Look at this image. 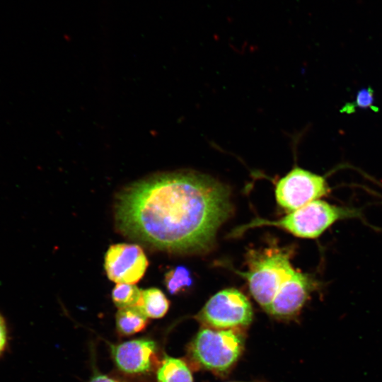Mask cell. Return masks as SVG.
Returning a JSON list of instances; mask_svg holds the SVG:
<instances>
[{
	"label": "cell",
	"instance_id": "52a82bcc",
	"mask_svg": "<svg viewBox=\"0 0 382 382\" xmlns=\"http://www.w3.org/2000/svg\"><path fill=\"white\" fill-rule=\"evenodd\" d=\"M149 262L143 249L137 244L110 245L105 255L104 267L109 279L117 284H134L144 276Z\"/></svg>",
	"mask_w": 382,
	"mask_h": 382
},
{
	"label": "cell",
	"instance_id": "5bb4252c",
	"mask_svg": "<svg viewBox=\"0 0 382 382\" xmlns=\"http://www.w3.org/2000/svg\"><path fill=\"white\" fill-rule=\"evenodd\" d=\"M192 282L190 270L184 266L172 268L165 276V284L171 294H178L190 287Z\"/></svg>",
	"mask_w": 382,
	"mask_h": 382
},
{
	"label": "cell",
	"instance_id": "4fadbf2b",
	"mask_svg": "<svg viewBox=\"0 0 382 382\" xmlns=\"http://www.w3.org/2000/svg\"><path fill=\"white\" fill-rule=\"evenodd\" d=\"M141 292L134 284H117L112 291V299L119 308L133 306L139 304Z\"/></svg>",
	"mask_w": 382,
	"mask_h": 382
},
{
	"label": "cell",
	"instance_id": "30bf717a",
	"mask_svg": "<svg viewBox=\"0 0 382 382\" xmlns=\"http://www.w3.org/2000/svg\"><path fill=\"white\" fill-rule=\"evenodd\" d=\"M148 322L147 316L139 305L119 308L116 313V328L122 336L141 332L146 327Z\"/></svg>",
	"mask_w": 382,
	"mask_h": 382
},
{
	"label": "cell",
	"instance_id": "8fae6325",
	"mask_svg": "<svg viewBox=\"0 0 382 382\" xmlns=\"http://www.w3.org/2000/svg\"><path fill=\"white\" fill-rule=\"evenodd\" d=\"M158 382H193L192 375L186 363L180 359L166 354L157 371Z\"/></svg>",
	"mask_w": 382,
	"mask_h": 382
},
{
	"label": "cell",
	"instance_id": "e0dca14e",
	"mask_svg": "<svg viewBox=\"0 0 382 382\" xmlns=\"http://www.w3.org/2000/svg\"><path fill=\"white\" fill-rule=\"evenodd\" d=\"M89 382H120L107 375L95 374L89 381Z\"/></svg>",
	"mask_w": 382,
	"mask_h": 382
},
{
	"label": "cell",
	"instance_id": "6da1fadb",
	"mask_svg": "<svg viewBox=\"0 0 382 382\" xmlns=\"http://www.w3.org/2000/svg\"><path fill=\"white\" fill-rule=\"evenodd\" d=\"M230 190L195 171L163 173L140 180L117 198V228L157 249L202 253L232 212Z\"/></svg>",
	"mask_w": 382,
	"mask_h": 382
},
{
	"label": "cell",
	"instance_id": "5b68a950",
	"mask_svg": "<svg viewBox=\"0 0 382 382\" xmlns=\"http://www.w3.org/2000/svg\"><path fill=\"white\" fill-rule=\"evenodd\" d=\"M253 316L248 299L238 289L228 288L213 295L196 318L208 328L227 330L248 326Z\"/></svg>",
	"mask_w": 382,
	"mask_h": 382
},
{
	"label": "cell",
	"instance_id": "ba28073f",
	"mask_svg": "<svg viewBox=\"0 0 382 382\" xmlns=\"http://www.w3.org/2000/svg\"><path fill=\"white\" fill-rule=\"evenodd\" d=\"M318 286L313 276L295 270L279 289L267 313L283 319L296 316Z\"/></svg>",
	"mask_w": 382,
	"mask_h": 382
},
{
	"label": "cell",
	"instance_id": "9a60e30c",
	"mask_svg": "<svg viewBox=\"0 0 382 382\" xmlns=\"http://www.w3.org/2000/svg\"><path fill=\"white\" fill-rule=\"evenodd\" d=\"M374 103V91L371 88H362L357 95L356 100L354 103L346 105L352 106V110L355 107L361 108H371Z\"/></svg>",
	"mask_w": 382,
	"mask_h": 382
},
{
	"label": "cell",
	"instance_id": "3957f363",
	"mask_svg": "<svg viewBox=\"0 0 382 382\" xmlns=\"http://www.w3.org/2000/svg\"><path fill=\"white\" fill-rule=\"evenodd\" d=\"M290 249L269 248L251 250L248 255V270L236 272L247 281L254 299L267 312L282 285L295 269L291 263Z\"/></svg>",
	"mask_w": 382,
	"mask_h": 382
},
{
	"label": "cell",
	"instance_id": "8992f818",
	"mask_svg": "<svg viewBox=\"0 0 382 382\" xmlns=\"http://www.w3.org/2000/svg\"><path fill=\"white\" fill-rule=\"evenodd\" d=\"M275 198L284 209L292 212L330 193L326 178L295 166L275 183Z\"/></svg>",
	"mask_w": 382,
	"mask_h": 382
},
{
	"label": "cell",
	"instance_id": "7a4b0ae2",
	"mask_svg": "<svg viewBox=\"0 0 382 382\" xmlns=\"http://www.w3.org/2000/svg\"><path fill=\"white\" fill-rule=\"evenodd\" d=\"M349 219H362L361 210L359 208L339 206L317 199L290 212L278 220L256 218L251 222L236 228L233 235H240L247 229L257 226H273L299 238L314 239L320 237L336 222Z\"/></svg>",
	"mask_w": 382,
	"mask_h": 382
},
{
	"label": "cell",
	"instance_id": "7c38bea8",
	"mask_svg": "<svg viewBox=\"0 0 382 382\" xmlns=\"http://www.w3.org/2000/svg\"><path fill=\"white\" fill-rule=\"evenodd\" d=\"M139 306L148 318H160L168 312L170 302L161 290L151 287L142 290Z\"/></svg>",
	"mask_w": 382,
	"mask_h": 382
},
{
	"label": "cell",
	"instance_id": "277c9868",
	"mask_svg": "<svg viewBox=\"0 0 382 382\" xmlns=\"http://www.w3.org/2000/svg\"><path fill=\"white\" fill-rule=\"evenodd\" d=\"M244 347L243 336L233 329L205 328L191 342L190 357L203 368L224 373L240 357Z\"/></svg>",
	"mask_w": 382,
	"mask_h": 382
},
{
	"label": "cell",
	"instance_id": "9c48e42d",
	"mask_svg": "<svg viewBox=\"0 0 382 382\" xmlns=\"http://www.w3.org/2000/svg\"><path fill=\"white\" fill-rule=\"evenodd\" d=\"M112 357L117 367L129 374H144L152 366L156 350L154 341L139 338L110 345Z\"/></svg>",
	"mask_w": 382,
	"mask_h": 382
},
{
	"label": "cell",
	"instance_id": "2e32d148",
	"mask_svg": "<svg viewBox=\"0 0 382 382\" xmlns=\"http://www.w3.org/2000/svg\"><path fill=\"white\" fill-rule=\"evenodd\" d=\"M8 334L6 321L0 313V356L4 352L7 345Z\"/></svg>",
	"mask_w": 382,
	"mask_h": 382
}]
</instances>
